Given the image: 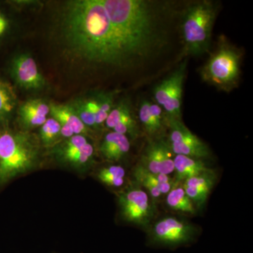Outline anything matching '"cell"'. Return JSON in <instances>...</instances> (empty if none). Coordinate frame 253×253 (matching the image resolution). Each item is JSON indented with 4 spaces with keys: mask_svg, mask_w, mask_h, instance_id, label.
Instances as JSON below:
<instances>
[{
    "mask_svg": "<svg viewBox=\"0 0 253 253\" xmlns=\"http://www.w3.org/2000/svg\"><path fill=\"white\" fill-rule=\"evenodd\" d=\"M54 30L63 57L81 70L126 68L149 54L147 24L127 0L64 1Z\"/></svg>",
    "mask_w": 253,
    "mask_h": 253,
    "instance_id": "1",
    "label": "cell"
},
{
    "mask_svg": "<svg viewBox=\"0 0 253 253\" xmlns=\"http://www.w3.org/2000/svg\"><path fill=\"white\" fill-rule=\"evenodd\" d=\"M38 147L28 133L6 130L0 132V185L34 167Z\"/></svg>",
    "mask_w": 253,
    "mask_h": 253,
    "instance_id": "2",
    "label": "cell"
},
{
    "mask_svg": "<svg viewBox=\"0 0 253 253\" xmlns=\"http://www.w3.org/2000/svg\"><path fill=\"white\" fill-rule=\"evenodd\" d=\"M216 16L217 7L212 1H199L186 9L181 24L185 54L198 56L207 52Z\"/></svg>",
    "mask_w": 253,
    "mask_h": 253,
    "instance_id": "3",
    "label": "cell"
},
{
    "mask_svg": "<svg viewBox=\"0 0 253 253\" xmlns=\"http://www.w3.org/2000/svg\"><path fill=\"white\" fill-rule=\"evenodd\" d=\"M241 60L239 50L221 38L217 49L201 68V78L208 84L229 92L239 83Z\"/></svg>",
    "mask_w": 253,
    "mask_h": 253,
    "instance_id": "4",
    "label": "cell"
},
{
    "mask_svg": "<svg viewBox=\"0 0 253 253\" xmlns=\"http://www.w3.org/2000/svg\"><path fill=\"white\" fill-rule=\"evenodd\" d=\"M199 233V228L191 221L167 216L148 228V242L154 247L176 249L194 242Z\"/></svg>",
    "mask_w": 253,
    "mask_h": 253,
    "instance_id": "5",
    "label": "cell"
},
{
    "mask_svg": "<svg viewBox=\"0 0 253 253\" xmlns=\"http://www.w3.org/2000/svg\"><path fill=\"white\" fill-rule=\"evenodd\" d=\"M135 184L118 196L120 212L123 220L148 229L156 214V204L148 193Z\"/></svg>",
    "mask_w": 253,
    "mask_h": 253,
    "instance_id": "6",
    "label": "cell"
},
{
    "mask_svg": "<svg viewBox=\"0 0 253 253\" xmlns=\"http://www.w3.org/2000/svg\"><path fill=\"white\" fill-rule=\"evenodd\" d=\"M187 61H183L175 71L155 86L154 99L162 106L167 119L181 120V97Z\"/></svg>",
    "mask_w": 253,
    "mask_h": 253,
    "instance_id": "7",
    "label": "cell"
},
{
    "mask_svg": "<svg viewBox=\"0 0 253 253\" xmlns=\"http://www.w3.org/2000/svg\"><path fill=\"white\" fill-rule=\"evenodd\" d=\"M169 127L168 141L174 155H182L196 159L211 158L212 152L204 141L194 134L182 120L167 119Z\"/></svg>",
    "mask_w": 253,
    "mask_h": 253,
    "instance_id": "8",
    "label": "cell"
},
{
    "mask_svg": "<svg viewBox=\"0 0 253 253\" xmlns=\"http://www.w3.org/2000/svg\"><path fill=\"white\" fill-rule=\"evenodd\" d=\"M7 71L15 84L24 90L38 91L46 87V79L30 54H15L8 63Z\"/></svg>",
    "mask_w": 253,
    "mask_h": 253,
    "instance_id": "9",
    "label": "cell"
},
{
    "mask_svg": "<svg viewBox=\"0 0 253 253\" xmlns=\"http://www.w3.org/2000/svg\"><path fill=\"white\" fill-rule=\"evenodd\" d=\"M174 157L168 140L163 138L150 139L139 164L154 174L169 175L174 171Z\"/></svg>",
    "mask_w": 253,
    "mask_h": 253,
    "instance_id": "10",
    "label": "cell"
},
{
    "mask_svg": "<svg viewBox=\"0 0 253 253\" xmlns=\"http://www.w3.org/2000/svg\"><path fill=\"white\" fill-rule=\"evenodd\" d=\"M217 179V172L211 169L190 177L182 183V187L196 209L204 208Z\"/></svg>",
    "mask_w": 253,
    "mask_h": 253,
    "instance_id": "11",
    "label": "cell"
},
{
    "mask_svg": "<svg viewBox=\"0 0 253 253\" xmlns=\"http://www.w3.org/2000/svg\"><path fill=\"white\" fill-rule=\"evenodd\" d=\"M133 176L136 184L148 193L156 205L162 195L167 194L172 188L173 179L169 175L149 172L139 163L134 168Z\"/></svg>",
    "mask_w": 253,
    "mask_h": 253,
    "instance_id": "12",
    "label": "cell"
},
{
    "mask_svg": "<svg viewBox=\"0 0 253 253\" xmlns=\"http://www.w3.org/2000/svg\"><path fill=\"white\" fill-rule=\"evenodd\" d=\"M49 114L59 123L63 139L74 135L88 136L91 131L84 126L69 104H49Z\"/></svg>",
    "mask_w": 253,
    "mask_h": 253,
    "instance_id": "13",
    "label": "cell"
},
{
    "mask_svg": "<svg viewBox=\"0 0 253 253\" xmlns=\"http://www.w3.org/2000/svg\"><path fill=\"white\" fill-rule=\"evenodd\" d=\"M49 104L42 99H29L18 106V122L25 129L41 126L49 114Z\"/></svg>",
    "mask_w": 253,
    "mask_h": 253,
    "instance_id": "14",
    "label": "cell"
},
{
    "mask_svg": "<svg viewBox=\"0 0 253 253\" xmlns=\"http://www.w3.org/2000/svg\"><path fill=\"white\" fill-rule=\"evenodd\" d=\"M174 176L172 179V187L182 184L190 177L212 169L208 167L204 160L196 159L182 155H174Z\"/></svg>",
    "mask_w": 253,
    "mask_h": 253,
    "instance_id": "15",
    "label": "cell"
},
{
    "mask_svg": "<svg viewBox=\"0 0 253 253\" xmlns=\"http://www.w3.org/2000/svg\"><path fill=\"white\" fill-rule=\"evenodd\" d=\"M130 149L129 138L116 131L104 136L100 145V152L108 161H119L126 157Z\"/></svg>",
    "mask_w": 253,
    "mask_h": 253,
    "instance_id": "16",
    "label": "cell"
},
{
    "mask_svg": "<svg viewBox=\"0 0 253 253\" xmlns=\"http://www.w3.org/2000/svg\"><path fill=\"white\" fill-rule=\"evenodd\" d=\"M18 106L17 95L14 86L0 76V125L9 122Z\"/></svg>",
    "mask_w": 253,
    "mask_h": 253,
    "instance_id": "17",
    "label": "cell"
},
{
    "mask_svg": "<svg viewBox=\"0 0 253 253\" xmlns=\"http://www.w3.org/2000/svg\"><path fill=\"white\" fill-rule=\"evenodd\" d=\"M166 204L172 211L183 214L194 215L197 209L189 196L186 195L182 186H174L167 194Z\"/></svg>",
    "mask_w": 253,
    "mask_h": 253,
    "instance_id": "18",
    "label": "cell"
},
{
    "mask_svg": "<svg viewBox=\"0 0 253 253\" xmlns=\"http://www.w3.org/2000/svg\"><path fill=\"white\" fill-rule=\"evenodd\" d=\"M84 126L89 129L96 130V106L92 96L82 97L69 104Z\"/></svg>",
    "mask_w": 253,
    "mask_h": 253,
    "instance_id": "19",
    "label": "cell"
},
{
    "mask_svg": "<svg viewBox=\"0 0 253 253\" xmlns=\"http://www.w3.org/2000/svg\"><path fill=\"white\" fill-rule=\"evenodd\" d=\"M8 3L0 2V50L12 39L16 29V19Z\"/></svg>",
    "mask_w": 253,
    "mask_h": 253,
    "instance_id": "20",
    "label": "cell"
},
{
    "mask_svg": "<svg viewBox=\"0 0 253 253\" xmlns=\"http://www.w3.org/2000/svg\"><path fill=\"white\" fill-rule=\"evenodd\" d=\"M115 91H99L92 96L96 106V126H102L115 105Z\"/></svg>",
    "mask_w": 253,
    "mask_h": 253,
    "instance_id": "21",
    "label": "cell"
},
{
    "mask_svg": "<svg viewBox=\"0 0 253 253\" xmlns=\"http://www.w3.org/2000/svg\"><path fill=\"white\" fill-rule=\"evenodd\" d=\"M61 138V126L54 118H47L40 129V139L46 147L56 144Z\"/></svg>",
    "mask_w": 253,
    "mask_h": 253,
    "instance_id": "22",
    "label": "cell"
},
{
    "mask_svg": "<svg viewBox=\"0 0 253 253\" xmlns=\"http://www.w3.org/2000/svg\"><path fill=\"white\" fill-rule=\"evenodd\" d=\"M94 149L91 143H86L76 152L61 156L59 159L75 167L86 166L90 163L94 156Z\"/></svg>",
    "mask_w": 253,
    "mask_h": 253,
    "instance_id": "23",
    "label": "cell"
},
{
    "mask_svg": "<svg viewBox=\"0 0 253 253\" xmlns=\"http://www.w3.org/2000/svg\"><path fill=\"white\" fill-rule=\"evenodd\" d=\"M150 104H151V101L149 100L143 99L141 101L139 108V121L144 128L145 132L149 136L150 139H158L156 137L159 136V134L153 122L151 111H150Z\"/></svg>",
    "mask_w": 253,
    "mask_h": 253,
    "instance_id": "24",
    "label": "cell"
},
{
    "mask_svg": "<svg viewBox=\"0 0 253 253\" xmlns=\"http://www.w3.org/2000/svg\"><path fill=\"white\" fill-rule=\"evenodd\" d=\"M131 113V104L129 100L126 99L121 100L117 104H115L105 121V124L108 128L113 129L123 118Z\"/></svg>",
    "mask_w": 253,
    "mask_h": 253,
    "instance_id": "25",
    "label": "cell"
},
{
    "mask_svg": "<svg viewBox=\"0 0 253 253\" xmlns=\"http://www.w3.org/2000/svg\"><path fill=\"white\" fill-rule=\"evenodd\" d=\"M113 131L123 134L126 137L135 139L139 136V127L132 113L123 118L112 129Z\"/></svg>",
    "mask_w": 253,
    "mask_h": 253,
    "instance_id": "26",
    "label": "cell"
},
{
    "mask_svg": "<svg viewBox=\"0 0 253 253\" xmlns=\"http://www.w3.org/2000/svg\"><path fill=\"white\" fill-rule=\"evenodd\" d=\"M150 111L151 117L154 122L155 127L157 130L159 136L161 135L164 126V120H163V110L159 105L151 102L150 104Z\"/></svg>",
    "mask_w": 253,
    "mask_h": 253,
    "instance_id": "27",
    "label": "cell"
},
{
    "mask_svg": "<svg viewBox=\"0 0 253 253\" xmlns=\"http://www.w3.org/2000/svg\"><path fill=\"white\" fill-rule=\"evenodd\" d=\"M126 176V170L121 166H111L107 168H102L98 172L97 178L113 177L124 179Z\"/></svg>",
    "mask_w": 253,
    "mask_h": 253,
    "instance_id": "28",
    "label": "cell"
},
{
    "mask_svg": "<svg viewBox=\"0 0 253 253\" xmlns=\"http://www.w3.org/2000/svg\"><path fill=\"white\" fill-rule=\"evenodd\" d=\"M0 132H1V131H0Z\"/></svg>",
    "mask_w": 253,
    "mask_h": 253,
    "instance_id": "29",
    "label": "cell"
}]
</instances>
